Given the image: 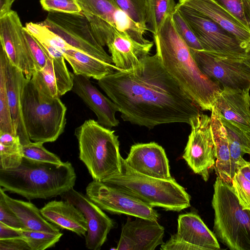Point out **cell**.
Instances as JSON below:
<instances>
[{
	"label": "cell",
	"mask_w": 250,
	"mask_h": 250,
	"mask_svg": "<svg viewBox=\"0 0 250 250\" xmlns=\"http://www.w3.org/2000/svg\"><path fill=\"white\" fill-rule=\"evenodd\" d=\"M98 84L116 105L124 121L149 129L163 124H189L201 112L156 53L131 69L115 71Z\"/></svg>",
	"instance_id": "1"
},
{
	"label": "cell",
	"mask_w": 250,
	"mask_h": 250,
	"mask_svg": "<svg viewBox=\"0 0 250 250\" xmlns=\"http://www.w3.org/2000/svg\"><path fill=\"white\" fill-rule=\"evenodd\" d=\"M65 60L71 65L73 72L87 78L99 80L117 70L112 63H109L73 48L62 51Z\"/></svg>",
	"instance_id": "27"
},
{
	"label": "cell",
	"mask_w": 250,
	"mask_h": 250,
	"mask_svg": "<svg viewBox=\"0 0 250 250\" xmlns=\"http://www.w3.org/2000/svg\"><path fill=\"white\" fill-rule=\"evenodd\" d=\"M0 60L4 65L8 100L13 122L22 146L30 143L23 123L21 105V94L26 77L8 59L0 45Z\"/></svg>",
	"instance_id": "21"
},
{
	"label": "cell",
	"mask_w": 250,
	"mask_h": 250,
	"mask_svg": "<svg viewBox=\"0 0 250 250\" xmlns=\"http://www.w3.org/2000/svg\"><path fill=\"white\" fill-rule=\"evenodd\" d=\"M19 137L9 132H0V169L18 167L23 158Z\"/></svg>",
	"instance_id": "29"
},
{
	"label": "cell",
	"mask_w": 250,
	"mask_h": 250,
	"mask_svg": "<svg viewBox=\"0 0 250 250\" xmlns=\"http://www.w3.org/2000/svg\"><path fill=\"white\" fill-rule=\"evenodd\" d=\"M113 0L116 5L125 12L131 20L147 28L145 0Z\"/></svg>",
	"instance_id": "36"
},
{
	"label": "cell",
	"mask_w": 250,
	"mask_h": 250,
	"mask_svg": "<svg viewBox=\"0 0 250 250\" xmlns=\"http://www.w3.org/2000/svg\"><path fill=\"white\" fill-rule=\"evenodd\" d=\"M41 23L73 48L113 64L111 56L98 42L88 20L82 13L49 12Z\"/></svg>",
	"instance_id": "8"
},
{
	"label": "cell",
	"mask_w": 250,
	"mask_h": 250,
	"mask_svg": "<svg viewBox=\"0 0 250 250\" xmlns=\"http://www.w3.org/2000/svg\"><path fill=\"white\" fill-rule=\"evenodd\" d=\"M231 185L242 208L250 210V181L237 170L232 177Z\"/></svg>",
	"instance_id": "38"
},
{
	"label": "cell",
	"mask_w": 250,
	"mask_h": 250,
	"mask_svg": "<svg viewBox=\"0 0 250 250\" xmlns=\"http://www.w3.org/2000/svg\"><path fill=\"white\" fill-rule=\"evenodd\" d=\"M250 31V0H214Z\"/></svg>",
	"instance_id": "34"
},
{
	"label": "cell",
	"mask_w": 250,
	"mask_h": 250,
	"mask_svg": "<svg viewBox=\"0 0 250 250\" xmlns=\"http://www.w3.org/2000/svg\"><path fill=\"white\" fill-rule=\"evenodd\" d=\"M76 180L68 161L56 164L23 157L18 167L0 169V187L29 200L61 196L73 188Z\"/></svg>",
	"instance_id": "3"
},
{
	"label": "cell",
	"mask_w": 250,
	"mask_h": 250,
	"mask_svg": "<svg viewBox=\"0 0 250 250\" xmlns=\"http://www.w3.org/2000/svg\"><path fill=\"white\" fill-rule=\"evenodd\" d=\"M153 45L152 42L140 43L118 31L106 45L117 70H127L137 65L149 55Z\"/></svg>",
	"instance_id": "23"
},
{
	"label": "cell",
	"mask_w": 250,
	"mask_h": 250,
	"mask_svg": "<svg viewBox=\"0 0 250 250\" xmlns=\"http://www.w3.org/2000/svg\"><path fill=\"white\" fill-rule=\"evenodd\" d=\"M77 1L83 14L102 19L119 32L126 34L140 43L148 42L144 37L147 28L131 20L113 0H77Z\"/></svg>",
	"instance_id": "18"
},
{
	"label": "cell",
	"mask_w": 250,
	"mask_h": 250,
	"mask_svg": "<svg viewBox=\"0 0 250 250\" xmlns=\"http://www.w3.org/2000/svg\"><path fill=\"white\" fill-rule=\"evenodd\" d=\"M2 132L17 135L8 103L4 65L0 60V132Z\"/></svg>",
	"instance_id": "31"
},
{
	"label": "cell",
	"mask_w": 250,
	"mask_h": 250,
	"mask_svg": "<svg viewBox=\"0 0 250 250\" xmlns=\"http://www.w3.org/2000/svg\"><path fill=\"white\" fill-rule=\"evenodd\" d=\"M42 8L48 12L82 14L77 0H40Z\"/></svg>",
	"instance_id": "39"
},
{
	"label": "cell",
	"mask_w": 250,
	"mask_h": 250,
	"mask_svg": "<svg viewBox=\"0 0 250 250\" xmlns=\"http://www.w3.org/2000/svg\"><path fill=\"white\" fill-rule=\"evenodd\" d=\"M62 199L75 205L83 213L87 223L85 246L91 250H100L107 235L115 227V222L86 195L71 188L61 196Z\"/></svg>",
	"instance_id": "16"
},
{
	"label": "cell",
	"mask_w": 250,
	"mask_h": 250,
	"mask_svg": "<svg viewBox=\"0 0 250 250\" xmlns=\"http://www.w3.org/2000/svg\"><path fill=\"white\" fill-rule=\"evenodd\" d=\"M21 105L23 123L31 141L53 142L64 132L66 106L60 98H50L40 94L31 78H26Z\"/></svg>",
	"instance_id": "6"
},
{
	"label": "cell",
	"mask_w": 250,
	"mask_h": 250,
	"mask_svg": "<svg viewBox=\"0 0 250 250\" xmlns=\"http://www.w3.org/2000/svg\"><path fill=\"white\" fill-rule=\"evenodd\" d=\"M189 125L191 132L183 158L195 173L207 181L216 161L210 117L200 112Z\"/></svg>",
	"instance_id": "12"
},
{
	"label": "cell",
	"mask_w": 250,
	"mask_h": 250,
	"mask_svg": "<svg viewBox=\"0 0 250 250\" xmlns=\"http://www.w3.org/2000/svg\"><path fill=\"white\" fill-rule=\"evenodd\" d=\"M16 0H7V8L8 10H11V6L13 4V3Z\"/></svg>",
	"instance_id": "47"
},
{
	"label": "cell",
	"mask_w": 250,
	"mask_h": 250,
	"mask_svg": "<svg viewBox=\"0 0 250 250\" xmlns=\"http://www.w3.org/2000/svg\"><path fill=\"white\" fill-rule=\"evenodd\" d=\"M23 32L36 64V71L40 70L46 65L49 54L41 42L24 27Z\"/></svg>",
	"instance_id": "40"
},
{
	"label": "cell",
	"mask_w": 250,
	"mask_h": 250,
	"mask_svg": "<svg viewBox=\"0 0 250 250\" xmlns=\"http://www.w3.org/2000/svg\"><path fill=\"white\" fill-rule=\"evenodd\" d=\"M213 189V233L230 250H250V210L242 208L231 184L218 176Z\"/></svg>",
	"instance_id": "7"
},
{
	"label": "cell",
	"mask_w": 250,
	"mask_h": 250,
	"mask_svg": "<svg viewBox=\"0 0 250 250\" xmlns=\"http://www.w3.org/2000/svg\"><path fill=\"white\" fill-rule=\"evenodd\" d=\"M0 222L10 227L26 230L25 226L7 204L0 193Z\"/></svg>",
	"instance_id": "41"
},
{
	"label": "cell",
	"mask_w": 250,
	"mask_h": 250,
	"mask_svg": "<svg viewBox=\"0 0 250 250\" xmlns=\"http://www.w3.org/2000/svg\"><path fill=\"white\" fill-rule=\"evenodd\" d=\"M245 62L250 67V41L247 44L245 49Z\"/></svg>",
	"instance_id": "46"
},
{
	"label": "cell",
	"mask_w": 250,
	"mask_h": 250,
	"mask_svg": "<svg viewBox=\"0 0 250 250\" xmlns=\"http://www.w3.org/2000/svg\"><path fill=\"white\" fill-rule=\"evenodd\" d=\"M43 143L31 142L22 146L21 151L23 158L43 162L56 164L63 163L60 158L54 153L47 150Z\"/></svg>",
	"instance_id": "35"
},
{
	"label": "cell",
	"mask_w": 250,
	"mask_h": 250,
	"mask_svg": "<svg viewBox=\"0 0 250 250\" xmlns=\"http://www.w3.org/2000/svg\"><path fill=\"white\" fill-rule=\"evenodd\" d=\"M62 233H49L40 231L22 230V238L30 250H44L52 248L60 241Z\"/></svg>",
	"instance_id": "32"
},
{
	"label": "cell",
	"mask_w": 250,
	"mask_h": 250,
	"mask_svg": "<svg viewBox=\"0 0 250 250\" xmlns=\"http://www.w3.org/2000/svg\"><path fill=\"white\" fill-rule=\"evenodd\" d=\"M74 134L78 140L79 158L93 180L101 181L122 171L119 136L114 130L93 119L85 120Z\"/></svg>",
	"instance_id": "5"
},
{
	"label": "cell",
	"mask_w": 250,
	"mask_h": 250,
	"mask_svg": "<svg viewBox=\"0 0 250 250\" xmlns=\"http://www.w3.org/2000/svg\"><path fill=\"white\" fill-rule=\"evenodd\" d=\"M83 15L88 20L98 42L103 46L106 45L112 39L117 30L110 24L102 19L90 15Z\"/></svg>",
	"instance_id": "37"
},
{
	"label": "cell",
	"mask_w": 250,
	"mask_h": 250,
	"mask_svg": "<svg viewBox=\"0 0 250 250\" xmlns=\"http://www.w3.org/2000/svg\"><path fill=\"white\" fill-rule=\"evenodd\" d=\"M236 168L237 170H240L243 176L250 181V162L242 157L236 162Z\"/></svg>",
	"instance_id": "45"
},
{
	"label": "cell",
	"mask_w": 250,
	"mask_h": 250,
	"mask_svg": "<svg viewBox=\"0 0 250 250\" xmlns=\"http://www.w3.org/2000/svg\"><path fill=\"white\" fill-rule=\"evenodd\" d=\"M128 218L123 226L117 250H154L164 242V228L158 221Z\"/></svg>",
	"instance_id": "17"
},
{
	"label": "cell",
	"mask_w": 250,
	"mask_h": 250,
	"mask_svg": "<svg viewBox=\"0 0 250 250\" xmlns=\"http://www.w3.org/2000/svg\"><path fill=\"white\" fill-rule=\"evenodd\" d=\"M42 216L59 228L66 229L79 236H85L87 223L81 210L71 203L53 200L40 209Z\"/></svg>",
	"instance_id": "25"
},
{
	"label": "cell",
	"mask_w": 250,
	"mask_h": 250,
	"mask_svg": "<svg viewBox=\"0 0 250 250\" xmlns=\"http://www.w3.org/2000/svg\"><path fill=\"white\" fill-rule=\"evenodd\" d=\"M171 20L177 32L189 49L203 50L190 26L176 8L171 15Z\"/></svg>",
	"instance_id": "33"
},
{
	"label": "cell",
	"mask_w": 250,
	"mask_h": 250,
	"mask_svg": "<svg viewBox=\"0 0 250 250\" xmlns=\"http://www.w3.org/2000/svg\"></svg>",
	"instance_id": "48"
},
{
	"label": "cell",
	"mask_w": 250,
	"mask_h": 250,
	"mask_svg": "<svg viewBox=\"0 0 250 250\" xmlns=\"http://www.w3.org/2000/svg\"><path fill=\"white\" fill-rule=\"evenodd\" d=\"M225 127V126H224ZM228 137L229 148L231 163V174L232 178L237 171L236 162L245 153L243 151L240 144L234 133L229 128L225 127Z\"/></svg>",
	"instance_id": "42"
},
{
	"label": "cell",
	"mask_w": 250,
	"mask_h": 250,
	"mask_svg": "<svg viewBox=\"0 0 250 250\" xmlns=\"http://www.w3.org/2000/svg\"><path fill=\"white\" fill-rule=\"evenodd\" d=\"M22 230L0 222V240L22 237Z\"/></svg>",
	"instance_id": "44"
},
{
	"label": "cell",
	"mask_w": 250,
	"mask_h": 250,
	"mask_svg": "<svg viewBox=\"0 0 250 250\" xmlns=\"http://www.w3.org/2000/svg\"><path fill=\"white\" fill-rule=\"evenodd\" d=\"M210 118L216 157L214 168L218 177L225 182L231 184L232 178L227 134L222 124L219 111L215 104Z\"/></svg>",
	"instance_id": "26"
},
{
	"label": "cell",
	"mask_w": 250,
	"mask_h": 250,
	"mask_svg": "<svg viewBox=\"0 0 250 250\" xmlns=\"http://www.w3.org/2000/svg\"><path fill=\"white\" fill-rule=\"evenodd\" d=\"M23 28L16 11L11 9L0 15V45L10 62L30 78L36 66Z\"/></svg>",
	"instance_id": "13"
},
{
	"label": "cell",
	"mask_w": 250,
	"mask_h": 250,
	"mask_svg": "<svg viewBox=\"0 0 250 250\" xmlns=\"http://www.w3.org/2000/svg\"><path fill=\"white\" fill-rule=\"evenodd\" d=\"M178 3L209 18L234 35L246 48L250 41V31L214 0H179Z\"/></svg>",
	"instance_id": "24"
},
{
	"label": "cell",
	"mask_w": 250,
	"mask_h": 250,
	"mask_svg": "<svg viewBox=\"0 0 250 250\" xmlns=\"http://www.w3.org/2000/svg\"><path fill=\"white\" fill-rule=\"evenodd\" d=\"M177 232L161 245L162 250H218V239L194 212L180 214Z\"/></svg>",
	"instance_id": "14"
},
{
	"label": "cell",
	"mask_w": 250,
	"mask_h": 250,
	"mask_svg": "<svg viewBox=\"0 0 250 250\" xmlns=\"http://www.w3.org/2000/svg\"><path fill=\"white\" fill-rule=\"evenodd\" d=\"M153 38L156 53L168 73L200 110L211 111L221 86L200 70L175 30L171 16L166 18Z\"/></svg>",
	"instance_id": "2"
},
{
	"label": "cell",
	"mask_w": 250,
	"mask_h": 250,
	"mask_svg": "<svg viewBox=\"0 0 250 250\" xmlns=\"http://www.w3.org/2000/svg\"><path fill=\"white\" fill-rule=\"evenodd\" d=\"M103 182L130 194L152 207L180 211L190 207V196L173 178L163 179L142 174L122 158V171Z\"/></svg>",
	"instance_id": "4"
},
{
	"label": "cell",
	"mask_w": 250,
	"mask_h": 250,
	"mask_svg": "<svg viewBox=\"0 0 250 250\" xmlns=\"http://www.w3.org/2000/svg\"><path fill=\"white\" fill-rule=\"evenodd\" d=\"M0 250H30V248L22 237L0 239Z\"/></svg>",
	"instance_id": "43"
},
{
	"label": "cell",
	"mask_w": 250,
	"mask_h": 250,
	"mask_svg": "<svg viewBox=\"0 0 250 250\" xmlns=\"http://www.w3.org/2000/svg\"><path fill=\"white\" fill-rule=\"evenodd\" d=\"M86 195L102 210L153 221L160 215L153 207L120 189L101 181L93 180L87 186Z\"/></svg>",
	"instance_id": "11"
},
{
	"label": "cell",
	"mask_w": 250,
	"mask_h": 250,
	"mask_svg": "<svg viewBox=\"0 0 250 250\" xmlns=\"http://www.w3.org/2000/svg\"><path fill=\"white\" fill-rule=\"evenodd\" d=\"M177 9L187 21L204 50L245 59V46L232 34L197 11L179 3Z\"/></svg>",
	"instance_id": "9"
},
{
	"label": "cell",
	"mask_w": 250,
	"mask_h": 250,
	"mask_svg": "<svg viewBox=\"0 0 250 250\" xmlns=\"http://www.w3.org/2000/svg\"><path fill=\"white\" fill-rule=\"evenodd\" d=\"M250 90L223 87L215 105L221 117L250 138Z\"/></svg>",
	"instance_id": "22"
},
{
	"label": "cell",
	"mask_w": 250,
	"mask_h": 250,
	"mask_svg": "<svg viewBox=\"0 0 250 250\" xmlns=\"http://www.w3.org/2000/svg\"><path fill=\"white\" fill-rule=\"evenodd\" d=\"M190 50L202 72L220 86L250 89V67L244 59L220 55L204 50Z\"/></svg>",
	"instance_id": "10"
},
{
	"label": "cell",
	"mask_w": 250,
	"mask_h": 250,
	"mask_svg": "<svg viewBox=\"0 0 250 250\" xmlns=\"http://www.w3.org/2000/svg\"><path fill=\"white\" fill-rule=\"evenodd\" d=\"M125 160L132 169L142 174L163 179L172 178L165 151L155 142L132 145Z\"/></svg>",
	"instance_id": "19"
},
{
	"label": "cell",
	"mask_w": 250,
	"mask_h": 250,
	"mask_svg": "<svg viewBox=\"0 0 250 250\" xmlns=\"http://www.w3.org/2000/svg\"><path fill=\"white\" fill-rule=\"evenodd\" d=\"M40 42L49 57L45 66L36 71L31 78L41 94L48 98H60L72 89L71 73L62 52L48 44Z\"/></svg>",
	"instance_id": "15"
},
{
	"label": "cell",
	"mask_w": 250,
	"mask_h": 250,
	"mask_svg": "<svg viewBox=\"0 0 250 250\" xmlns=\"http://www.w3.org/2000/svg\"><path fill=\"white\" fill-rule=\"evenodd\" d=\"M147 30L153 35L157 33L163 22L174 12L175 0H145Z\"/></svg>",
	"instance_id": "30"
},
{
	"label": "cell",
	"mask_w": 250,
	"mask_h": 250,
	"mask_svg": "<svg viewBox=\"0 0 250 250\" xmlns=\"http://www.w3.org/2000/svg\"><path fill=\"white\" fill-rule=\"evenodd\" d=\"M71 73L73 81L71 91L95 114L97 122L110 129L117 126L120 123L115 115L119 110L114 102L93 85L89 78L76 75L73 72Z\"/></svg>",
	"instance_id": "20"
},
{
	"label": "cell",
	"mask_w": 250,
	"mask_h": 250,
	"mask_svg": "<svg viewBox=\"0 0 250 250\" xmlns=\"http://www.w3.org/2000/svg\"><path fill=\"white\" fill-rule=\"evenodd\" d=\"M0 187L1 193L7 204L25 226L26 230L59 233L60 229L48 221L35 205L30 202L15 199L9 197Z\"/></svg>",
	"instance_id": "28"
}]
</instances>
